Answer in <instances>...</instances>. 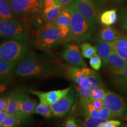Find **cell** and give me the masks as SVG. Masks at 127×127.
Segmentation results:
<instances>
[{
  "label": "cell",
  "mask_w": 127,
  "mask_h": 127,
  "mask_svg": "<svg viewBox=\"0 0 127 127\" xmlns=\"http://www.w3.org/2000/svg\"><path fill=\"white\" fill-rule=\"evenodd\" d=\"M112 83L118 91L127 97V78L112 75Z\"/></svg>",
  "instance_id": "obj_27"
},
{
  "label": "cell",
  "mask_w": 127,
  "mask_h": 127,
  "mask_svg": "<svg viewBox=\"0 0 127 127\" xmlns=\"http://www.w3.org/2000/svg\"><path fill=\"white\" fill-rule=\"evenodd\" d=\"M58 72L51 60L34 52L26 55L14 69L16 75L23 78L48 77Z\"/></svg>",
  "instance_id": "obj_1"
},
{
  "label": "cell",
  "mask_w": 127,
  "mask_h": 127,
  "mask_svg": "<svg viewBox=\"0 0 127 127\" xmlns=\"http://www.w3.org/2000/svg\"><path fill=\"white\" fill-rule=\"evenodd\" d=\"M8 114L5 111H2V112H0V127H1L2 124L4 121L6 117H7Z\"/></svg>",
  "instance_id": "obj_43"
},
{
  "label": "cell",
  "mask_w": 127,
  "mask_h": 127,
  "mask_svg": "<svg viewBox=\"0 0 127 127\" xmlns=\"http://www.w3.org/2000/svg\"><path fill=\"white\" fill-rule=\"evenodd\" d=\"M117 14L116 9H110L105 11L101 14L99 21L101 23L105 26H110L117 21Z\"/></svg>",
  "instance_id": "obj_22"
},
{
  "label": "cell",
  "mask_w": 127,
  "mask_h": 127,
  "mask_svg": "<svg viewBox=\"0 0 127 127\" xmlns=\"http://www.w3.org/2000/svg\"><path fill=\"white\" fill-rule=\"evenodd\" d=\"M29 30L17 18L11 20L0 19V38L28 42Z\"/></svg>",
  "instance_id": "obj_6"
},
{
  "label": "cell",
  "mask_w": 127,
  "mask_h": 127,
  "mask_svg": "<svg viewBox=\"0 0 127 127\" xmlns=\"http://www.w3.org/2000/svg\"><path fill=\"white\" fill-rule=\"evenodd\" d=\"M25 92L22 88H17L11 91L7 95V105L5 112L8 115H14L20 119L24 124H27L25 121L22 118L20 114V104L22 96Z\"/></svg>",
  "instance_id": "obj_10"
},
{
  "label": "cell",
  "mask_w": 127,
  "mask_h": 127,
  "mask_svg": "<svg viewBox=\"0 0 127 127\" xmlns=\"http://www.w3.org/2000/svg\"><path fill=\"white\" fill-rule=\"evenodd\" d=\"M24 124L20 118L14 115H8L2 124V127H14Z\"/></svg>",
  "instance_id": "obj_30"
},
{
  "label": "cell",
  "mask_w": 127,
  "mask_h": 127,
  "mask_svg": "<svg viewBox=\"0 0 127 127\" xmlns=\"http://www.w3.org/2000/svg\"><path fill=\"white\" fill-rule=\"evenodd\" d=\"M14 15L24 20H35L42 14L44 0H7Z\"/></svg>",
  "instance_id": "obj_3"
},
{
  "label": "cell",
  "mask_w": 127,
  "mask_h": 127,
  "mask_svg": "<svg viewBox=\"0 0 127 127\" xmlns=\"http://www.w3.org/2000/svg\"><path fill=\"white\" fill-rule=\"evenodd\" d=\"M9 84L10 81L8 79L2 81H0V95L7 90V89L8 88Z\"/></svg>",
  "instance_id": "obj_37"
},
{
  "label": "cell",
  "mask_w": 127,
  "mask_h": 127,
  "mask_svg": "<svg viewBox=\"0 0 127 127\" xmlns=\"http://www.w3.org/2000/svg\"><path fill=\"white\" fill-rule=\"evenodd\" d=\"M57 4H59L56 0H44V8H52Z\"/></svg>",
  "instance_id": "obj_40"
},
{
  "label": "cell",
  "mask_w": 127,
  "mask_h": 127,
  "mask_svg": "<svg viewBox=\"0 0 127 127\" xmlns=\"http://www.w3.org/2000/svg\"><path fill=\"white\" fill-rule=\"evenodd\" d=\"M64 8L63 5L57 4L52 8H44L41 14V18L46 24L52 23L56 20Z\"/></svg>",
  "instance_id": "obj_19"
},
{
  "label": "cell",
  "mask_w": 127,
  "mask_h": 127,
  "mask_svg": "<svg viewBox=\"0 0 127 127\" xmlns=\"http://www.w3.org/2000/svg\"><path fill=\"white\" fill-rule=\"evenodd\" d=\"M120 18L121 27L127 32V8H123L121 10Z\"/></svg>",
  "instance_id": "obj_34"
},
{
  "label": "cell",
  "mask_w": 127,
  "mask_h": 127,
  "mask_svg": "<svg viewBox=\"0 0 127 127\" xmlns=\"http://www.w3.org/2000/svg\"><path fill=\"white\" fill-rule=\"evenodd\" d=\"M35 114H39L47 119L54 118L51 106L50 107V105H47L42 103H40L36 106Z\"/></svg>",
  "instance_id": "obj_28"
},
{
  "label": "cell",
  "mask_w": 127,
  "mask_h": 127,
  "mask_svg": "<svg viewBox=\"0 0 127 127\" xmlns=\"http://www.w3.org/2000/svg\"><path fill=\"white\" fill-rule=\"evenodd\" d=\"M61 57L65 61L78 67L87 66L86 64L83 60L81 52L79 47L76 44H66L61 53Z\"/></svg>",
  "instance_id": "obj_11"
},
{
  "label": "cell",
  "mask_w": 127,
  "mask_h": 127,
  "mask_svg": "<svg viewBox=\"0 0 127 127\" xmlns=\"http://www.w3.org/2000/svg\"><path fill=\"white\" fill-rule=\"evenodd\" d=\"M7 105V96L0 98V112L5 111Z\"/></svg>",
  "instance_id": "obj_41"
},
{
  "label": "cell",
  "mask_w": 127,
  "mask_h": 127,
  "mask_svg": "<svg viewBox=\"0 0 127 127\" xmlns=\"http://www.w3.org/2000/svg\"><path fill=\"white\" fill-rule=\"evenodd\" d=\"M18 63L0 62V81L5 80L12 73Z\"/></svg>",
  "instance_id": "obj_25"
},
{
  "label": "cell",
  "mask_w": 127,
  "mask_h": 127,
  "mask_svg": "<svg viewBox=\"0 0 127 127\" xmlns=\"http://www.w3.org/2000/svg\"><path fill=\"white\" fill-rule=\"evenodd\" d=\"M75 101L76 93L74 90L71 88L67 94L51 105L54 118H61L68 115Z\"/></svg>",
  "instance_id": "obj_9"
},
{
  "label": "cell",
  "mask_w": 127,
  "mask_h": 127,
  "mask_svg": "<svg viewBox=\"0 0 127 127\" xmlns=\"http://www.w3.org/2000/svg\"><path fill=\"white\" fill-rule=\"evenodd\" d=\"M121 122L118 120H109L106 121L102 124L99 127H118L121 126Z\"/></svg>",
  "instance_id": "obj_35"
},
{
  "label": "cell",
  "mask_w": 127,
  "mask_h": 127,
  "mask_svg": "<svg viewBox=\"0 0 127 127\" xmlns=\"http://www.w3.org/2000/svg\"><path fill=\"white\" fill-rule=\"evenodd\" d=\"M71 88H66L63 90H54L48 92H41L38 91H32L30 93L38 97L41 103L51 106L56 102L58 100L64 96L70 91Z\"/></svg>",
  "instance_id": "obj_14"
},
{
  "label": "cell",
  "mask_w": 127,
  "mask_h": 127,
  "mask_svg": "<svg viewBox=\"0 0 127 127\" xmlns=\"http://www.w3.org/2000/svg\"><path fill=\"white\" fill-rule=\"evenodd\" d=\"M111 44L114 51L127 61V38L123 36Z\"/></svg>",
  "instance_id": "obj_20"
},
{
  "label": "cell",
  "mask_w": 127,
  "mask_h": 127,
  "mask_svg": "<svg viewBox=\"0 0 127 127\" xmlns=\"http://www.w3.org/2000/svg\"><path fill=\"white\" fill-rule=\"evenodd\" d=\"M89 84L86 88H82L79 85L75 87V91L80 96V99L90 98V95L94 89L103 85V82L99 74L94 71L88 75Z\"/></svg>",
  "instance_id": "obj_15"
},
{
  "label": "cell",
  "mask_w": 127,
  "mask_h": 127,
  "mask_svg": "<svg viewBox=\"0 0 127 127\" xmlns=\"http://www.w3.org/2000/svg\"><path fill=\"white\" fill-rule=\"evenodd\" d=\"M64 41L60 35L58 27L48 23L35 33V45L44 51H50Z\"/></svg>",
  "instance_id": "obj_5"
},
{
  "label": "cell",
  "mask_w": 127,
  "mask_h": 127,
  "mask_svg": "<svg viewBox=\"0 0 127 127\" xmlns=\"http://www.w3.org/2000/svg\"><path fill=\"white\" fill-rule=\"evenodd\" d=\"M36 105L37 102L36 100L30 98L26 93L24 94L20 101V110L22 118L27 123L30 120L31 116L35 114Z\"/></svg>",
  "instance_id": "obj_16"
},
{
  "label": "cell",
  "mask_w": 127,
  "mask_h": 127,
  "mask_svg": "<svg viewBox=\"0 0 127 127\" xmlns=\"http://www.w3.org/2000/svg\"><path fill=\"white\" fill-rule=\"evenodd\" d=\"M68 9L71 14L70 39L78 42L90 39L96 28L90 25L72 4Z\"/></svg>",
  "instance_id": "obj_2"
},
{
  "label": "cell",
  "mask_w": 127,
  "mask_h": 127,
  "mask_svg": "<svg viewBox=\"0 0 127 127\" xmlns=\"http://www.w3.org/2000/svg\"><path fill=\"white\" fill-rule=\"evenodd\" d=\"M106 90H105L104 85L98 87L92 91L90 95V98L91 100L93 99H101L102 100L105 96Z\"/></svg>",
  "instance_id": "obj_31"
},
{
  "label": "cell",
  "mask_w": 127,
  "mask_h": 127,
  "mask_svg": "<svg viewBox=\"0 0 127 127\" xmlns=\"http://www.w3.org/2000/svg\"><path fill=\"white\" fill-rule=\"evenodd\" d=\"M72 4L90 25L96 27L99 21L101 12L94 0H75Z\"/></svg>",
  "instance_id": "obj_7"
},
{
  "label": "cell",
  "mask_w": 127,
  "mask_h": 127,
  "mask_svg": "<svg viewBox=\"0 0 127 127\" xmlns=\"http://www.w3.org/2000/svg\"><path fill=\"white\" fill-rule=\"evenodd\" d=\"M16 18L7 0H0V19L11 20Z\"/></svg>",
  "instance_id": "obj_26"
},
{
  "label": "cell",
  "mask_w": 127,
  "mask_h": 127,
  "mask_svg": "<svg viewBox=\"0 0 127 127\" xmlns=\"http://www.w3.org/2000/svg\"><path fill=\"white\" fill-rule=\"evenodd\" d=\"M84 116V120H81L78 119L77 122L79 127H99L107 120L96 118V117H91V116Z\"/></svg>",
  "instance_id": "obj_24"
},
{
  "label": "cell",
  "mask_w": 127,
  "mask_h": 127,
  "mask_svg": "<svg viewBox=\"0 0 127 127\" xmlns=\"http://www.w3.org/2000/svg\"><path fill=\"white\" fill-rule=\"evenodd\" d=\"M56 1L58 4L65 7V6H67L68 5L71 4V3L74 2L75 0H56Z\"/></svg>",
  "instance_id": "obj_42"
},
{
  "label": "cell",
  "mask_w": 127,
  "mask_h": 127,
  "mask_svg": "<svg viewBox=\"0 0 127 127\" xmlns=\"http://www.w3.org/2000/svg\"><path fill=\"white\" fill-rule=\"evenodd\" d=\"M96 1H99V2H101L107 3V2H109V1H112V0H96Z\"/></svg>",
  "instance_id": "obj_44"
},
{
  "label": "cell",
  "mask_w": 127,
  "mask_h": 127,
  "mask_svg": "<svg viewBox=\"0 0 127 127\" xmlns=\"http://www.w3.org/2000/svg\"><path fill=\"white\" fill-rule=\"evenodd\" d=\"M71 23V14L68 7H64L62 10L61 13L58 15L54 21L50 24L55 25L56 27H60L62 25L70 27Z\"/></svg>",
  "instance_id": "obj_23"
},
{
  "label": "cell",
  "mask_w": 127,
  "mask_h": 127,
  "mask_svg": "<svg viewBox=\"0 0 127 127\" xmlns=\"http://www.w3.org/2000/svg\"><path fill=\"white\" fill-rule=\"evenodd\" d=\"M127 65V61L112 51L108 58L107 67L109 68V69L112 71L120 69Z\"/></svg>",
  "instance_id": "obj_21"
},
{
  "label": "cell",
  "mask_w": 127,
  "mask_h": 127,
  "mask_svg": "<svg viewBox=\"0 0 127 127\" xmlns=\"http://www.w3.org/2000/svg\"><path fill=\"white\" fill-rule=\"evenodd\" d=\"M58 27L59 28L60 36L64 41L70 39V27L62 25Z\"/></svg>",
  "instance_id": "obj_33"
},
{
  "label": "cell",
  "mask_w": 127,
  "mask_h": 127,
  "mask_svg": "<svg viewBox=\"0 0 127 127\" xmlns=\"http://www.w3.org/2000/svg\"><path fill=\"white\" fill-rule=\"evenodd\" d=\"M103 104L112 114V117H123L127 111V102L121 96L113 92L107 90L102 99Z\"/></svg>",
  "instance_id": "obj_8"
},
{
  "label": "cell",
  "mask_w": 127,
  "mask_h": 127,
  "mask_svg": "<svg viewBox=\"0 0 127 127\" xmlns=\"http://www.w3.org/2000/svg\"><path fill=\"white\" fill-rule=\"evenodd\" d=\"M30 51L26 41L10 39L0 43V62L20 63Z\"/></svg>",
  "instance_id": "obj_4"
},
{
  "label": "cell",
  "mask_w": 127,
  "mask_h": 127,
  "mask_svg": "<svg viewBox=\"0 0 127 127\" xmlns=\"http://www.w3.org/2000/svg\"></svg>",
  "instance_id": "obj_46"
},
{
  "label": "cell",
  "mask_w": 127,
  "mask_h": 127,
  "mask_svg": "<svg viewBox=\"0 0 127 127\" xmlns=\"http://www.w3.org/2000/svg\"><path fill=\"white\" fill-rule=\"evenodd\" d=\"M91 104L95 108L97 109L98 110H101L104 107V104L102 100L101 99H93L91 100Z\"/></svg>",
  "instance_id": "obj_39"
},
{
  "label": "cell",
  "mask_w": 127,
  "mask_h": 127,
  "mask_svg": "<svg viewBox=\"0 0 127 127\" xmlns=\"http://www.w3.org/2000/svg\"><path fill=\"white\" fill-rule=\"evenodd\" d=\"M102 59L97 53L90 58V65L94 70H99L102 66Z\"/></svg>",
  "instance_id": "obj_32"
},
{
  "label": "cell",
  "mask_w": 127,
  "mask_h": 127,
  "mask_svg": "<svg viewBox=\"0 0 127 127\" xmlns=\"http://www.w3.org/2000/svg\"><path fill=\"white\" fill-rule=\"evenodd\" d=\"M123 117H124V119L125 120L127 121V111L125 112V113L124 114Z\"/></svg>",
  "instance_id": "obj_45"
},
{
  "label": "cell",
  "mask_w": 127,
  "mask_h": 127,
  "mask_svg": "<svg viewBox=\"0 0 127 127\" xmlns=\"http://www.w3.org/2000/svg\"><path fill=\"white\" fill-rule=\"evenodd\" d=\"M111 73L112 74V75L127 78V65L123 68H121L120 69L112 71Z\"/></svg>",
  "instance_id": "obj_36"
},
{
  "label": "cell",
  "mask_w": 127,
  "mask_h": 127,
  "mask_svg": "<svg viewBox=\"0 0 127 127\" xmlns=\"http://www.w3.org/2000/svg\"><path fill=\"white\" fill-rule=\"evenodd\" d=\"M65 74L68 78L76 82L78 85L82 88H86L89 84L88 76L82 70V68L75 65L64 64L63 65Z\"/></svg>",
  "instance_id": "obj_12"
},
{
  "label": "cell",
  "mask_w": 127,
  "mask_h": 127,
  "mask_svg": "<svg viewBox=\"0 0 127 127\" xmlns=\"http://www.w3.org/2000/svg\"><path fill=\"white\" fill-rule=\"evenodd\" d=\"M123 36L121 33L115 28L105 26L100 30L98 37L100 40L112 42Z\"/></svg>",
  "instance_id": "obj_17"
},
{
  "label": "cell",
  "mask_w": 127,
  "mask_h": 127,
  "mask_svg": "<svg viewBox=\"0 0 127 127\" xmlns=\"http://www.w3.org/2000/svg\"><path fill=\"white\" fill-rule=\"evenodd\" d=\"M64 126L66 127H79V125L77 123L74 118L71 117L66 121L65 123H64Z\"/></svg>",
  "instance_id": "obj_38"
},
{
  "label": "cell",
  "mask_w": 127,
  "mask_h": 127,
  "mask_svg": "<svg viewBox=\"0 0 127 127\" xmlns=\"http://www.w3.org/2000/svg\"><path fill=\"white\" fill-rule=\"evenodd\" d=\"M95 47L96 48L98 54L102 60L103 66L104 68L107 67L108 58L113 51L111 42L99 39L96 42Z\"/></svg>",
  "instance_id": "obj_18"
},
{
  "label": "cell",
  "mask_w": 127,
  "mask_h": 127,
  "mask_svg": "<svg viewBox=\"0 0 127 127\" xmlns=\"http://www.w3.org/2000/svg\"><path fill=\"white\" fill-rule=\"evenodd\" d=\"M80 103L81 106L83 109L84 115L91 116L105 120H109L113 117L110 111L104 106L101 110H98L95 108L91 104L90 98L80 99Z\"/></svg>",
  "instance_id": "obj_13"
},
{
  "label": "cell",
  "mask_w": 127,
  "mask_h": 127,
  "mask_svg": "<svg viewBox=\"0 0 127 127\" xmlns=\"http://www.w3.org/2000/svg\"><path fill=\"white\" fill-rule=\"evenodd\" d=\"M81 50L82 57L85 58H90L97 52L96 47H94L88 42L82 44L81 46Z\"/></svg>",
  "instance_id": "obj_29"
}]
</instances>
